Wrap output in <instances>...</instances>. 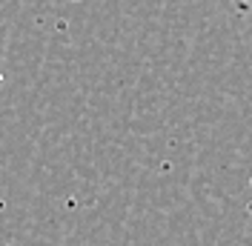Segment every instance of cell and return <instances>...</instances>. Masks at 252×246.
I'll list each match as a JSON object with an SVG mask.
<instances>
[{
	"label": "cell",
	"instance_id": "1",
	"mask_svg": "<svg viewBox=\"0 0 252 246\" xmlns=\"http://www.w3.org/2000/svg\"><path fill=\"white\" fill-rule=\"evenodd\" d=\"M250 215H252V203H250Z\"/></svg>",
	"mask_w": 252,
	"mask_h": 246
}]
</instances>
